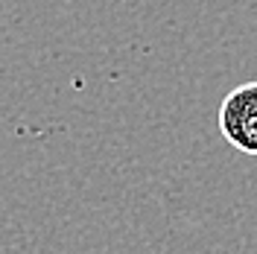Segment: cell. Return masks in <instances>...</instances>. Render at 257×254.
<instances>
[{
	"label": "cell",
	"instance_id": "1",
	"mask_svg": "<svg viewBox=\"0 0 257 254\" xmlns=\"http://www.w3.org/2000/svg\"><path fill=\"white\" fill-rule=\"evenodd\" d=\"M219 132L237 152L257 155V82H245L222 99Z\"/></svg>",
	"mask_w": 257,
	"mask_h": 254
}]
</instances>
